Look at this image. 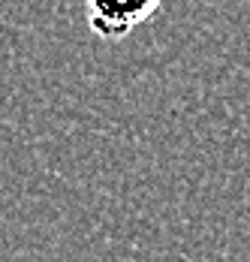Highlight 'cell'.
<instances>
[{"label":"cell","mask_w":250,"mask_h":262,"mask_svg":"<svg viewBox=\"0 0 250 262\" xmlns=\"http://www.w3.org/2000/svg\"><path fill=\"white\" fill-rule=\"evenodd\" d=\"M88 27L109 42L130 36L136 27L157 15L163 0H81Z\"/></svg>","instance_id":"obj_1"}]
</instances>
